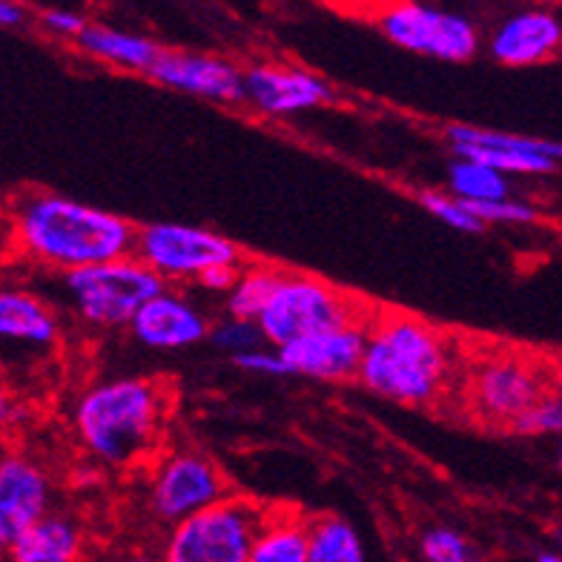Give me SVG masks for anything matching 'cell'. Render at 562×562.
<instances>
[{"mask_svg": "<svg viewBox=\"0 0 562 562\" xmlns=\"http://www.w3.org/2000/svg\"><path fill=\"white\" fill-rule=\"evenodd\" d=\"M9 218L15 252L60 276L130 259L135 252L138 227L124 215L49 190L21 195Z\"/></svg>", "mask_w": 562, "mask_h": 562, "instance_id": "1", "label": "cell"}, {"mask_svg": "<svg viewBox=\"0 0 562 562\" xmlns=\"http://www.w3.org/2000/svg\"><path fill=\"white\" fill-rule=\"evenodd\" d=\"M459 376V350L445 330L411 313L373 311L359 382L387 402L437 405Z\"/></svg>", "mask_w": 562, "mask_h": 562, "instance_id": "2", "label": "cell"}, {"mask_svg": "<svg viewBox=\"0 0 562 562\" xmlns=\"http://www.w3.org/2000/svg\"><path fill=\"white\" fill-rule=\"evenodd\" d=\"M170 407V387L161 379H104L75 402V437L89 457L104 465H135L158 451Z\"/></svg>", "mask_w": 562, "mask_h": 562, "instance_id": "3", "label": "cell"}, {"mask_svg": "<svg viewBox=\"0 0 562 562\" xmlns=\"http://www.w3.org/2000/svg\"><path fill=\"white\" fill-rule=\"evenodd\" d=\"M462 387L471 416L485 425L514 428L528 407L554 391V373L526 350L488 348L468 359Z\"/></svg>", "mask_w": 562, "mask_h": 562, "instance_id": "4", "label": "cell"}, {"mask_svg": "<svg viewBox=\"0 0 562 562\" xmlns=\"http://www.w3.org/2000/svg\"><path fill=\"white\" fill-rule=\"evenodd\" d=\"M373 316L362 299L311 273H284L273 299L259 316V330L270 348L281 350L304 339L345 325H368Z\"/></svg>", "mask_w": 562, "mask_h": 562, "instance_id": "5", "label": "cell"}, {"mask_svg": "<svg viewBox=\"0 0 562 562\" xmlns=\"http://www.w3.org/2000/svg\"><path fill=\"white\" fill-rule=\"evenodd\" d=\"M60 290L67 296L69 311L83 325L115 330L133 325L140 307L161 293L164 281L147 265L130 256V259L83 267L60 276Z\"/></svg>", "mask_w": 562, "mask_h": 562, "instance_id": "6", "label": "cell"}, {"mask_svg": "<svg viewBox=\"0 0 562 562\" xmlns=\"http://www.w3.org/2000/svg\"><path fill=\"white\" fill-rule=\"evenodd\" d=\"M267 505L229 494L167 531L161 562H247L267 519Z\"/></svg>", "mask_w": 562, "mask_h": 562, "instance_id": "7", "label": "cell"}, {"mask_svg": "<svg viewBox=\"0 0 562 562\" xmlns=\"http://www.w3.org/2000/svg\"><path fill=\"white\" fill-rule=\"evenodd\" d=\"M133 256L164 284L199 281L215 267H241V250L227 236L199 224L158 222L138 227Z\"/></svg>", "mask_w": 562, "mask_h": 562, "instance_id": "8", "label": "cell"}, {"mask_svg": "<svg viewBox=\"0 0 562 562\" xmlns=\"http://www.w3.org/2000/svg\"><path fill=\"white\" fill-rule=\"evenodd\" d=\"M376 30L405 53L462 64L480 53L482 37L471 18L430 3H391L373 18Z\"/></svg>", "mask_w": 562, "mask_h": 562, "instance_id": "9", "label": "cell"}, {"mask_svg": "<svg viewBox=\"0 0 562 562\" xmlns=\"http://www.w3.org/2000/svg\"><path fill=\"white\" fill-rule=\"evenodd\" d=\"M229 496L227 476L207 453L193 448L167 451L153 462L147 480V503L153 517L167 526L193 517Z\"/></svg>", "mask_w": 562, "mask_h": 562, "instance_id": "10", "label": "cell"}, {"mask_svg": "<svg viewBox=\"0 0 562 562\" xmlns=\"http://www.w3.org/2000/svg\"><path fill=\"white\" fill-rule=\"evenodd\" d=\"M457 158H474L503 176H548L562 164V140L457 124L448 130Z\"/></svg>", "mask_w": 562, "mask_h": 562, "instance_id": "11", "label": "cell"}, {"mask_svg": "<svg viewBox=\"0 0 562 562\" xmlns=\"http://www.w3.org/2000/svg\"><path fill=\"white\" fill-rule=\"evenodd\" d=\"M60 322L46 299L26 288L0 290V362L30 364L53 353Z\"/></svg>", "mask_w": 562, "mask_h": 562, "instance_id": "12", "label": "cell"}, {"mask_svg": "<svg viewBox=\"0 0 562 562\" xmlns=\"http://www.w3.org/2000/svg\"><path fill=\"white\" fill-rule=\"evenodd\" d=\"M334 101L325 78L293 64H252L245 69V101L267 119H293Z\"/></svg>", "mask_w": 562, "mask_h": 562, "instance_id": "13", "label": "cell"}, {"mask_svg": "<svg viewBox=\"0 0 562 562\" xmlns=\"http://www.w3.org/2000/svg\"><path fill=\"white\" fill-rule=\"evenodd\" d=\"M368 325H345L322 334L304 336L288 348H281V359L288 376L316 379V382H348L359 379Z\"/></svg>", "mask_w": 562, "mask_h": 562, "instance_id": "14", "label": "cell"}, {"mask_svg": "<svg viewBox=\"0 0 562 562\" xmlns=\"http://www.w3.org/2000/svg\"><path fill=\"white\" fill-rule=\"evenodd\" d=\"M149 75L161 87L204 98L213 104H241L245 101V69H238L233 60L222 58V55L164 49Z\"/></svg>", "mask_w": 562, "mask_h": 562, "instance_id": "15", "label": "cell"}, {"mask_svg": "<svg viewBox=\"0 0 562 562\" xmlns=\"http://www.w3.org/2000/svg\"><path fill=\"white\" fill-rule=\"evenodd\" d=\"M53 482L35 459L0 457V542L12 546L23 531L53 514Z\"/></svg>", "mask_w": 562, "mask_h": 562, "instance_id": "16", "label": "cell"}, {"mask_svg": "<svg viewBox=\"0 0 562 562\" xmlns=\"http://www.w3.org/2000/svg\"><path fill=\"white\" fill-rule=\"evenodd\" d=\"M207 313L184 293L164 288L158 296L149 299L130 325V334L149 350H184L199 341L210 339Z\"/></svg>", "mask_w": 562, "mask_h": 562, "instance_id": "17", "label": "cell"}, {"mask_svg": "<svg viewBox=\"0 0 562 562\" xmlns=\"http://www.w3.org/2000/svg\"><path fill=\"white\" fill-rule=\"evenodd\" d=\"M488 53L503 67H537L562 53V21L548 9H522L488 37Z\"/></svg>", "mask_w": 562, "mask_h": 562, "instance_id": "18", "label": "cell"}, {"mask_svg": "<svg viewBox=\"0 0 562 562\" xmlns=\"http://www.w3.org/2000/svg\"><path fill=\"white\" fill-rule=\"evenodd\" d=\"M78 49L87 58L106 64V67L126 69V72H153V67L161 58V46L147 35L119 30L110 23H89L83 35L78 37Z\"/></svg>", "mask_w": 562, "mask_h": 562, "instance_id": "19", "label": "cell"}, {"mask_svg": "<svg viewBox=\"0 0 562 562\" xmlns=\"http://www.w3.org/2000/svg\"><path fill=\"white\" fill-rule=\"evenodd\" d=\"M81 551L83 533L78 522L55 510L9 546L12 562H78Z\"/></svg>", "mask_w": 562, "mask_h": 562, "instance_id": "20", "label": "cell"}, {"mask_svg": "<svg viewBox=\"0 0 562 562\" xmlns=\"http://www.w3.org/2000/svg\"><path fill=\"white\" fill-rule=\"evenodd\" d=\"M311 519L302 510L270 508L247 562H307Z\"/></svg>", "mask_w": 562, "mask_h": 562, "instance_id": "21", "label": "cell"}, {"mask_svg": "<svg viewBox=\"0 0 562 562\" xmlns=\"http://www.w3.org/2000/svg\"><path fill=\"white\" fill-rule=\"evenodd\" d=\"M288 270L270 265V261H252L241 265L238 279L233 290L227 293V313L233 318H247V322H259L265 307L273 299L276 288L281 284Z\"/></svg>", "mask_w": 562, "mask_h": 562, "instance_id": "22", "label": "cell"}, {"mask_svg": "<svg viewBox=\"0 0 562 562\" xmlns=\"http://www.w3.org/2000/svg\"><path fill=\"white\" fill-rule=\"evenodd\" d=\"M448 193L471 207H482V204L510 199V181L503 172L491 170L488 164H480L474 158H453L448 167Z\"/></svg>", "mask_w": 562, "mask_h": 562, "instance_id": "23", "label": "cell"}, {"mask_svg": "<svg viewBox=\"0 0 562 562\" xmlns=\"http://www.w3.org/2000/svg\"><path fill=\"white\" fill-rule=\"evenodd\" d=\"M307 562H368V551L348 519L322 514L311 519V551Z\"/></svg>", "mask_w": 562, "mask_h": 562, "instance_id": "24", "label": "cell"}, {"mask_svg": "<svg viewBox=\"0 0 562 562\" xmlns=\"http://www.w3.org/2000/svg\"><path fill=\"white\" fill-rule=\"evenodd\" d=\"M419 554L425 562H476L474 542L457 528H428L419 540Z\"/></svg>", "mask_w": 562, "mask_h": 562, "instance_id": "25", "label": "cell"}, {"mask_svg": "<svg viewBox=\"0 0 562 562\" xmlns=\"http://www.w3.org/2000/svg\"><path fill=\"white\" fill-rule=\"evenodd\" d=\"M514 434L519 437H562V393L548 391L533 407L514 422Z\"/></svg>", "mask_w": 562, "mask_h": 562, "instance_id": "26", "label": "cell"}, {"mask_svg": "<svg viewBox=\"0 0 562 562\" xmlns=\"http://www.w3.org/2000/svg\"><path fill=\"white\" fill-rule=\"evenodd\" d=\"M210 341H213L215 348L222 350V353L233 356V359H238V356H245V353H252V350H259L267 345L256 322H247V318H233V316H227L224 322H218V325L210 330Z\"/></svg>", "mask_w": 562, "mask_h": 562, "instance_id": "27", "label": "cell"}, {"mask_svg": "<svg viewBox=\"0 0 562 562\" xmlns=\"http://www.w3.org/2000/svg\"><path fill=\"white\" fill-rule=\"evenodd\" d=\"M419 204L434 218H439V222L448 224L451 229H459V233H480V229H485V224L480 222V215L474 213V207L465 204V201H459L451 193L428 190V193L419 195Z\"/></svg>", "mask_w": 562, "mask_h": 562, "instance_id": "28", "label": "cell"}, {"mask_svg": "<svg viewBox=\"0 0 562 562\" xmlns=\"http://www.w3.org/2000/svg\"><path fill=\"white\" fill-rule=\"evenodd\" d=\"M474 213L480 215V222L488 227V224H533L540 218V213L528 204V201L519 199H503L494 201V204H482V207H474Z\"/></svg>", "mask_w": 562, "mask_h": 562, "instance_id": "29", "label": "cell"}, {"mask_svg": "<svg viewBox=\"0 0 562 562\" xmlns=\"http://www.w3.org/2000/svg\"><path fill=\"white\" fill-rule=\"evenodd\" d=\"M87 26V18L81 12H75V9H44L41 12V30L49 37H58V41H72V44H78V37L83 35Z\"/></svg>", "mask_w": 562, "mask_h": 562, "instance_id": "30", "label": "cell"}, {"mask_svg": "<svg viewBox=\"0 0 562 562\" xmlns=\"http://www.w3.org/2000/svg\"><path fill=\"white\" fill-rule=\"evenodd\" d=\"M233 362H236V368L245 370V373H256V376H288L284 359H281L279 350L270 348V345L252 350V353L238 356Z\"/></svg>", "mask_w": 562, "mask_h": 562, "instance_id": "31", "label": "cell"}, {"mask_svg": "<svg viewBox=\"0 0 562 562\" xmlns=\"http://www.w3.org/2000/svg\"><path fill=\"white\" fill-rule=\"evenodd\" d=\"M238 270H241V267H215L207 276H201L195 284L204 290H213V293H229L238 279Z\"/></svg>", "mask_w": 562, "mask_h": 562, "instance_id": "32", "label": "cell"}, {"mask_svg": "<svg viewBox=\"0 0 562 562\" xmlns=\"http://www.w3.org/2000/svg\"><path fill=\"white\" fill-rule=\"evenodd\" d=\"M21 416V407H18L15 396L7 391V387L0 385V428H7V425H12V422Z\"/></svg>", "mask_w": 562, "mask_h": 562, "instance_id": "33", "label": "cell"}, {"mask_svg": "<svg viewBox=\"0 0 562 562\" xmlns=\"http://www.w3.org/2000/svg\"><path fill=\"white\" fill-rule=\"evenodd\" d=\"M26 21V9L21 3H12V0H0V26H21Z\"/></svg>", "mask_w": 562, "mask_h": 562, "instance_id": "34", "label": "cell"}, {"mask_svg": "<svg viewBox=\"0 0 562 562\" xmlns=\"http://www.w3.org/2000/svg\"><path fill=\"white\" fill-rule=\"evenodd\" d=\"M7 252H15V233H12V218L7 213H0V259Z\"/></svg>", "mask_w": 562, "mask_h": 562, "instance_id": "35", "label": "cell"}, {"mask_svg": "<svg viewBox=\"0 0 562 562\" xmlns=\"http://www.w3.org/2000/svg\"><path fill=\"white\" fill-rule=\"evenodd\" d=\"M551 373H554V387L562 393V359L551 364Z\"/></svg>", "mask_w": 562, "mask_h": 562, "instance_id": "36", "label": "cell"}, {"mask_svg": "<svg viewBox=\"0 0 562 562\" xmlns=\"http://www.w3.org/2000/svg\"><path fill=\"white\" fill-rule=\"evenodd\" d=\"M537 562H562V554H554V551H542V554L537 557Z\"/></svg>", "mask_w": 562, "mask_h": 562, "instance_id": "37", "label": "cell"}, {"mask_svg": "<svg viewBox=\"0 0 562 562\" xmlns=\"http://www.w3.org/2000/svg\"><path fill=\"white\" fill-rule=\"evenodd\" d=\"M124 562H161V560H156V557H130V560Z\"/></svg>", "mask_w": 562, "mask_h": 562, "instance_id": "38", "label": "cell"}, {"mask_svg": "<svg viewBox=\"0 0 562 562\" xmlns=\"http://www.w3.org/2000/svg\"><path fill=\"white\" fill-rule=\"evenodd\" d=\"M7 288V276H3V267H0V290Z\"/></svg>", "mask_w": 562, "mask_h": 562, "instance_id": "39", "label": "cell"}, {"mask_svg": "<svg viewBox=\"0 0 562 562\" xmlns=\"http://www.w3.org/2000/svg\"><path fill=\"white\" fill-rule=\"evenodd\" d=\"M557 462H560V468H562V437H560V448H557Z\"/></svg>", "mask_w": 562, "mask_h": 562, "instance_id": "40", "label": "cell"}, {"mask_svg": "<svg viewBox=\"0 0 562 562\" xmlns=\"http://www.w3.org/2000/svg\"><path fill=\"white\" fill-rule=\"evenodd\" d=\"M3 551H7V546H3V542H0V557H3Z\"/></svg>", "mask_w": 562, "mask_h": 562, "instance_id": "41", "label": "cell"}, {"mask_svg": "<svg viewBox=\"0 0 562 562\" xmlns=\"http://www.w3.org/2000/svg\"><path fill=\"white\" fill-rule=\"evenodd\" d=\"M0 201H3V187H0Z\"/></svg>", "mask_w": 562, "mask_h": 562, "instance_id": "42", "label": "cell"}, {"mask_svg": "<svg viewBox=\"0 0 562 562\" xmlns=\"http://www.w3.org/2000/svg\"><path fill=\"white\" fill-rule=\"evenodd\" d=\"M560 542H562V540H560Z\"/></svg>", "mask_w": 562, "mask_h": 562, "instance_id": "43", "label": "cell"}]
</instances>
